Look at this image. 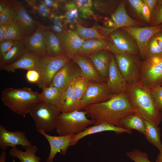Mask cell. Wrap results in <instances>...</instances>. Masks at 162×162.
Listing matches in <instances>:
<instances>
[{
  "instance_id": "6da1fadb",
  "label": "cell",
  "mask_w": 162,
  "mask_h": 162,
  "mask_svg": "<svg viewBox=\"0 0 162 162\" xmlns=\"http://www.w3.org/2000/svg\"><path fill=\"white\" fill-rule=\"evenodd\" d=\"M84 110L94 121V125L106 122L122 128V120L135 112L126 92L113 95L108 100L89 105Z\"/></svg>"
},
{
  "instance_id": "7a4b0ae2",
  "label": "cell",
  "mask_w": 162,
  "mask_h": 162,
  "mask_svg": "<svg viewBox=\"0 0 162 162\" xmlns=\"http://www.w3.org/2000/svg\"><path fill=\"white\" fill-rule=\"evenodd\" d=\"M126 93L136 112L152 119L159 125L162 119L160 111L157 107L149 89L140 80L128 84Z\"/></svg>"
},
{
  "instance_id": "3957f363",
  "label": "cell",
  "mask_w": 162,
  "mask_h": 162,
  "mask_svg": "<svg viewBox=\"0 0 162 162\" xmlns=\"http://www.w3.org/2000/svg\"><path fill=\"white\" fill-rule=\"evenodd\" d=\"M1 100L4 105L15 113H29L33 106L40 101V93L30 88H8L2 93Z\"/></svg>"
},
{
  "instance_id": "277c9868",
  "label": "cell",
  "mask_w": 162,
  "mask_h": 162,
  "mask_svg": "<svg viewBox=\"0 0 162 162\" xmlns=\"http://www.w3.org/2000/svg\"><path fill=\"white\" fill-rule=\"evenodd\" d=\"M85 111H75L69 112H61L57 121L56 129L59 136L76 135L83 131L94 121L87 118Z\"/></svg>"
},
{
  "instance_id": "5b68a950",
  "label": "cell",
  "mask_w": 162,
  "mask_h": 162,
  "mask_svg": "<svg viewBox=\"0 0 162 162\" xmlns=\"http://www.w3.org/2000/svg\"><path fill=\"white\" fill-rule=\"evenodd\" d=\"M61 112L55 107L40 101L31 108L29 114L38 130L47 133L56 130L57 119Z\"/></svg>"
},
{
  "instance_id": "8992f818",
  "label": "cell",
  "mask_w": 162,
  "mask_h": 162,
  "mask_svg": "<svg viewBox=\"0 0 162 162\" xmlns=\"http://www.w3.org/2000/svg\"><path fill=\"white\" fill-rule=\"evenodd\" d=\"M70 58L65 55L55 57H40V78L37 84L38 86L42 89L49 86L56 74L69 62Z\"/></svg>"
},
{
  "instance_id": "52a82bcc",
  "label": "cell",
  "mask_w": 162,
  "mask_h": 162,
  "mask_svg": "<svg viewBox=\"0 0 162 162\" xmlns=\"http://www.w3.org/2000/svg\"><path fill=\"white\" fill-rule=\"evenodd\" d=\"M140 81L147 88L162 83V57L146 58L141 62Z\"/></svg>"
},
{
  "instance_id": "ba28073f",
  "label": "cell",
  "mask_w": 162,
  "mask_h": 162,
  "mask_svg": "<svg viewBox=\"0 0 162 162\" xmlns=\"http://www.w3.org/2000/svg\"><path fill=\"white\" fill-rule=\"evenodd\" d=\"M114 55L118 68L128 84L140 80L141 62L138 55L128 53Z\"/></svg>"
},
{
  "instance_id": "9c48e42d",
  "label": "cell",
  "mask_w": 162,
  "mask_h": 162,
  "mask_svg": "<svg viewBox=\"0 0 162 162\" xmlns=\"http://www.w3.org/2000/svg\"><path fill=\"white\" fill-rule=\"evenodd\" d=\"M109 50L114 55L130 53L139 55L137 45L134 39L122 29H118L110 34Z\"/></svg>"
},
{
  "instance_id": "30bf717a",
  "label": "cell",
  "mask_w": 162,
  "mask_h": 162,
  "mask_svg": "<svg viewBox=\"0 0 162 162\" xmlns=\"http://www.w3.org/2000/svg\"><path fill=\"white\" fill-rule=\"evenodd\" d=\"M105 26L100 28L104 35L110 34L120 28L126 27H135L138 22L130 17L127 13L125 3L121 1L110 19L105 22Z\"/></svg>"
},
{
  "instance_id": "8fae6325",
  "label": "cell",
  "mask_w": 162,
  "mask_h": 162,
  "mask_svg": "<svg viewBox=\"0 0 162 162\" xmlns=\"http://www.w3.org/2000/svg\"><path fill=\"white\" fill-rule=\"evenodd\" d=\"M160 26H146L143 27L128 26L121 28L124 31L136 41L142 58L145 59L147 48L150 39L160 32Z\"/></svg>"
},
{
  "instance_id": "7c38bea8",
  "label": "cell",
  "mask_w": 162,
  "mask_h": 162,
  "mask_svg": "<svg viewBox=\"0 0 162 162\" xmlns=\"http://www.w3.org/2000/svg\"><path fill=\"white\" fill-rule=\"evenodd\" d=\"M113 95L107 83L90 82L88 88L80 100L81 110L91 105L106 101Z\"/></svg>"
},
{
  "instance_id": "4fadbf2b",
  "label": "cell",
  "mask_w": 162,
  "mask_h": 162,
  "mask_svg": "<svg viewBox=\"0 0 162 162\" xmlns=\"http://www.w3.org/2000/svg\"><path fill=\"white\" fill-rule=\"evenodd\" d=\"M37 131L46 139L50 146V152L46 160V162H53L55 156L58 152L62 155H65L68 149L71 146L75 136L69 135L53 136L48 134L42 130H38Z\"/></svg>"
},
{
  "instance_id": "5bb4252c",
  "label": "cell",
  "mask_w": 162,
  "mask_h": 162,
  "mask_svg": "<svg viewBox=\"0 0 162 162\" xmlns=\"http://www.w3.org/2000/svg\"><path fill=\"white\" fill-rule=\"evenodd\" d=\"M12 1L14 12V21L26 36L32 35L39 25L32 18L20 2Z\"/></svg>"
},
{
  "instance_id": "9a60e30c",
  "label": "cell",
  "mask_w": 162,
  "mask_h": 162,
  "mask_svg": "<svg viewBox=\"0 0 162 162\" xmlns=\"http://www.w3.org/2000/svg\"><path fill=\"white\" fill-rule=\"evenodd\" d=\"M32 145L27 139L24 132L9 131L4 126L0 125V148L2 151L8 147L13 148L20 145L24 148Z\"/></svg>"
},
{
  "instance_id": "2e32d148",
  "label": "cell",
  "mask_w": 162,
  "mask_h": 162,
  "mask_svg": "<svg viewBox=\"0 0 162 162\" xmlns=\"http://www.w3.org/2000/svg\"><path fill=\"white\" fill-rule=\"evenodd\" d=\"M56 34L60 40L64 54L70 58L77 54L85 41L75 31L64 30Z\"/></svg>"
},
{
  "instance_id": "e0dca14e",
  "label": "cell",
  "mask_w": 162,
  "mask_h": 162,
  "mask_svg": "<svg viewBox=\"0 0 162 162\" xmlns=\"http://www.w3.org/2000/svg\"><path fill=\"white\" fill-rule=\"evenodd\" d=\"M108 70L107 85L113 95L126 92L128 83L120 72L114 57L111 55Z\"/></svg>"
},
{
  "instance_id": "ac0fdd59",
  "label": "cell",
  "mask_w": 162,
  "mask_h": 162,
  "mask_svg": "<svg viewBox=\"0 0 162 162\" xmlns=\"http://www.w3.org/2000/svg\"><path fill=\"white\" fill-rule=\"evenodd\" d=\"M46 30L39 25L32 34L23 40L27 51L39 57L47 56L45 40Z\"/></svg>"
},
{
  "instance_id": "d6986e66",
  "label": "cell",
  "mask_w": 162,
  "mask_h": 162,
  "mask_svg": "<svg viewBox=\"0 0 162 162\" xmlns=\"http://www.w3.org/2000/svg\"><path fill=\"white\" fill-rule=\"evenodd\" d=\"M80 70L73 68L69 62L56 74L50 86L58 89L63 94L71 83L80 76Z\"/></svg>"
},
{
  "instance_id": "ffe728a7",
  "label": "cell",
  "mask_w": 162,
  "mask_h": 162,
  "mask_svg": "<svg viewBox=\"0 0 162 162\" xmlns=\"http://www.w3.org/2000/svg\"><path fill=\"white\" fill-rule=\"evenodd\" d=\"M40 57L26 51L17 61L0 69L12 73L18 69L35 70L40 73Z\"/></svg>"
},
{
  "instance_id": "44dd1931",
  "label": "cell",
  "mask_w": 162,
  "mask_h": 162,
  "mask_svg": "<svg viewBox=\"0 0 162 162\" xmlns=\"http://www.w3.org/2000/svg\"><path fill=\"white\" fill-rule=\"evenodd\" d=\"M79 66L80 70V75L89 82H104V78L98 73L94 64L83 56L76 55L72 58Z\"/></svg>"
},
{
  "instance_id": "7402d4cb",
  "label": "cell",
  "mask_w": 162,
  "mask_h": 162,
  "mask_svg": "<svg viewBox=\"0 0 162 162\" xmlns=\"http://www.w3.org/2000/svg\"><path fill=\"white\" fill-rule=\"evenodd\" d=\"M108 131H113L118 134L124 133L132 134L131 130L118 127L107 122H103L88 127L83 131L76 135L73 140L71 146L76 145L80 140L87 136Z\"/></svg>"
},
{
  "instance_id": "603a6c76",
  "label": "cell",
  "mask_w": 162,
  "mask_h": 162,
  "mask_svg": "<svg viewBox=\"0 0 162 162\" xmlns=\"http://www.w3.org/2000/svg\"><path fill=\"white\" fill-rule=\"evenodd\" d=\"M40 93V101L55 107L60 112L62 110L64 94L55 87H44Z\"/></svg>"
},
{
  "instance_id": "cb8c5ba5",
  "label": "cell",
  "mask_w": 162,
  "mask_h": 162,
  "mask_svg": "<svg viewBox=\"0 0 162 162\" xmlns=\"http://www.w3.org/2000/svg\"><path fill=\"white\" fill-rule=\"evenodd\" d=\"M106 51H102L88 56L99 74L104 78L108 76L111 56Z\"/></svg>"
},
{
  "instance_id": "d4e9b609",
  "label": "cell",
  "mask_w": 162,
  "mask_h": 162,
  "mask_svg": "<svg viewBox=\"0 0 162 162\" xmlns=\"http://www.w3.org/2000/svg\"><path fill=\"white\" fill-rule=\"evenodd\" d=\"M146 124L145 132L144 135L152 144L159 150L162 147L160 140V128L154 121L144 116H141Z\"/></svg>"
},
{
  "instance_id": "484cf974",
  "label": "cell",
  "mask_w": 162,
  "mask_h": 162,
  "mask_svg": "<svg viewBox=\"0 0 162 162\" xmlns=\"http://www.w3.org/2000/svg\"><path fill=\"white\" fill-rule=\"evenodd\" d=\"M109 50V45L105 41L97 39L86 40L79 49L77 54L88 56L98 52Z\"/></svg>"
},
{
  "instance_id": "4316f807",
  "label": "cell",
  "mask_w": 162,
  "mask_h": 162,
  "mask_svg": "<svg viewBox=\"0 0 162 162\" xmlns=\"http://www.w3.org/2000/svg\"><path fill=\"white\" fill-rule=\"evenodd\" d=\"M76 79L71 83L64 93L61 112L67 113L81 110L80 102L76 98L73 89Z\"/></svg>"
},
{
  "instance_id": "83f0119b",
  "label": "cell",
  "mask_w": 162,
  "mask_h": 162,
  "mask_svg": "<svg viewBox=\"0 0 162 162\" xmlns=\"http://www.w3.org/2000/svg\"><path fill=\"white\" fill-rule=\"evenodd\" d=\"M26 51L23 40L19 41L7 53L0 58V69L17 61Z\"/></svg>"
},
{
  "instance_id": "f1b7e54d",
  "label": "cell",
  "mask_w": 162,
  "mask_h": 162,
  "mask_svg": "<svg viewBox=\"0 0 162 162\" xmlns=\"http://www.w3.org/2000/svg\"><path fill=\"white\" fill-rule=\"evenodd\" d=\"M25 151L13 148L10 151V156L18 159L20 162H40L41 158L36 156L38 151L37 147L33 145L24 148Z\"/></svg>"
},
{
  "instance_id": "f546056e",
  "label": "cell",
  "mask_w": 162,
  "mask_h": 162,
  "mask_svg": "<svg viewBox=\"0 0 162 162\" xmlns=\"http://www.w3.org/2000/svg\"><path fill=\"white\" fill-rule=\"evenodd\" d=\"M45 40L47 56L55 57L64 55L60 40L56 34L46 30Z\"/></svg>"
},
{
  "instance_id": "4dcf8cb0",
  "label": "cell",
  "mask_w": 162,
  "mask_h": 162,
  "mask_svg": "<svg viewBox=\"0 0 162 162\" xmlns=\"http://www.w3.org/2000/svg\"><path fill=\"white\" fill-rule=\"evenodd\" d=\"M122 128L129 130H135L145 134L146 124L143 118L135 112L124 118L122 122Z\"/></svg>"
},
{
  "instance_id": "1f68e13d",
  "label": "cell",
  "mask_w": 162,
  "mask_h": 162,
  "mask_svg": "<svg viewBox=\"0 0 162 162\" xmlns=\"http://www.w3.org/2000/svg\"><path fill=\"white\" fill-rule=\"evenodd\" d=\"M75 31L81 38L84 40L97 39L104 41L105 39H108L106 37L100 34L95 26L86 28L78 23L76 24Z\"/></svg>"
},
{
  "instance_id": "d6a6232c",
  "label": "cell",
  "mask_w": 162,
  "mask_h": 162,
  "mask_svg": "<svg viewBox=\"0 0 162 162\" xmlns=\"http://www.w3.org/2000/svg\"><path fill=\"white\" fill-rule=\"evenodd\" d=\"M66 11L64 15L60 16L64 24L77 23L78 20V9L74 2L67 3L65 4Z\"/></svg>"
},
{
  "instance_id": "836d02e7",
  "label": "cell",
  "mask_w": 162,
  "mask_h": 162,
  "mask_svg": "<svg viewBox=\"0 0 162 162\" xmlns=\"http://www.w3.org/2000/svg\"><path fill=\"white\" fill-rule=\"evenodd\" d=\"M74 2L81 16L87 18L95 16L93 10V2L90 0H77Z\"/></svg>"
},
{
  "instance_id": "e575fe53",
  "label": "cell",
  "mask_w": 162,
  "mask_h": 162,
  "mask_svg": "<svg viewBox=\"0 0 162 162\" xmlns=\"http://www.w3.org/2000/svg\"><path fill=\"white\" fill-rule=\"evenodd\" d=\"M26 37L19 26L14 20L9 23L7 33L4 40L19 41L24 40Z\"/></svg>"
},
{
  "instance_id": "d590c367",
  "label": "cell",
  "mask_w": 162,
  "mask_h": 162,
  "mask_svg": "<svg viewBox=\"0 0 162 162\" xmlns=\"http://www.w3.org/2000/svg\"><path fill=\"white\" fill-rule=\"evenodd\" d=\"M90 82L80 76L75 80L74 91L76 98L80 102L88 88Z\"/></svg>"
},
{
  "instance_id": "8d00e7d4",
  "label": "cell",
  "mask_w": 162,
  "mask_h": 162,
  "mask_svg": "<svg viewBox=\"0 0 162 162\" xmlns=\"http://www.w3.org/2000/svg\"><path fill=\"white\" fill-rule=\"evenodd\" d=\"M34 10L43 18H50L52 14L51 10L41 1H26Z\"/></svg>"
},
{
  "instance_id": "74e56055",
  "label": "cell",
  "mask_w": 162,
  "mask_h": 162,
  "mask_svg": "<svg viewBox=\"0 0 162 162\" xmlns=\"http://www.w3.org/2000/svg\"><path fill=\"white\" fill-rule=\"evenodd\" d=\"M157 57H162V49L159 45L155 35L148 43L145 59Z\"/></svg>"
},
{
  "instance_id": "f35d334b",
  "label": "cell",
  "mask_w": 162,
  "mask_h": 162,
  "mask_svg": "<svg viewBox=\"0 0 162 162\" xmlns=\"http://www.w3.org/2000/svg\"><path fill=\"white\" fill-rule=\"evenodd\" d=\"M14 9L13 1H9L4 10L0 13V25L10 23L14 20Z\"/></svg>"
},
{
  "instance_id": "ab89813d",
  "label": "cell",
  "mask_w": 162,
  "mask_h": 162,
  "mask_svg": "<svg viewBox=\"0 0 162 162\" xmlns=\"http://www.w3.org/2000/svg\"><path fill=\"white\" fill-rule=\"evenodd\" d=\"M127 155L134 162H151L146 152H142L136 149L127 152Z\"/></svg>"
},
{
  "instance_id": "60d3db41",
  "label": "cell",
  "mask_w": 162,
  "mask_h": 162,
  "mask_svg": "<svg viewBox=\"0 0 162 162\" xmlns=\"http://www.w3.org/2000/svg\"><path fill=\"white\" fill-rule=\"evenodd\" d=\"M149 90L157 107L160 111L162 109V85L152 87Z\"/></svg>"
},
{
  "instance_id": "b9f144b4",
  "label": "cell",
  "mask_w": 162,
  "mask_h": 162,
  "mask_svg": "<svg viewBox=\"0 0 162 162\" xmlns=\"http://www.w3.org/2000/svg\"><path fill=\"white\" fill-rule=\"evenodd\" d=\"M151 26H159L162 23V1H158Z\"/></svg>"
},
{
  "instance_id": "7bdbcfd3",
  "label": "cell",
  "mask_w": 162,
  "mask_h": 162,
  "mask_svg": "<svg viewBox=\"0 0 162 162\" xmlns=\"http://www.w3.org/2000/svg\"><path fill=\"white\" fill-rule=\"evenodd\" d=\"M19 41L4 40L0 42V58L7 53Z\"/></svg>"
},
{
  "instance_id": "ee69618b",
  "label": "cell",
  "mask_w": 162,
  "mask_h": 162,
  "mask_svg": "<svg viewBox=\"0 0 162 162\" xmlns=\"http://www.w3.org/2000/svg\"><path fill=\"white\" fill-rule=\"evenodd\" d=\"M26 78L29 82L37 84L40 79V74L36 70H28L26 74Z\"/></svg>"
},
{
  "instance_id": "f6af8a7d",
  "label": "cell",
  "mask_w": 162,
  "mask_h": 162,
  "mask_svg": "<svg viewBox=\"0 0 162 162\" xmlns=\"http://www.w3.org/2000/svg\"><path fill=\"white\" fill-rule=\"evenodd\" d=\"M130 4L134 9L139 16L143 18L142 13V8L143 2L141 0H129Z\"/></svg>"
},
{
  "instance_id": "bcb514c9",
  "label": "cell",
  "mask_w": 162,
  "mask_h": 162,
  "mask_svg": "<svg viewBox=\"0 0 162 162\" xmlns=\"http://www.w3.org/2000/svg\"><path fill=\"white\" fill-rule=\"evenodd\" d=\"M93 2V6L95 9L101 12H104L110 4V2L104 1H95Z\"/></svg>"
},
{
  "instance_id": "7dc6e473",
  "label": "cell",
  "mask_w": 162,
  "mask_h": 162,
  "mask_svg": "<svg viewBox=\"0 0 162 162\" xmlns=\"http://www.w3.org/2000/svg\"><path fill=\"white\" fill-rule=\"evenodd\" d=\"M42 1L52 11L58 9L59 8L60 4L62 2V1L51 0H44Z\"/></svg>"
},
{
  "instance_id": "c3c4849f",
  "label": "cell",
  "mask_w": 162,
  "mask_h": 162,
  "mask_svg": "<svg viewBox=\"0 0 162 162\" xmlns=\"http://www.w3.org/2000/svg\"><path fill=\"white\" fill-rule=\"evenodd\" d=\"M142 1L149 8L151 15L152 14L155 9L158 1L156 0H143Z\"/></svg>"
},
{
  "instance_id": "681fc988",
  "label": "cell",
  "mask_w": 162,
  "mask_h": 162,
  "mask_svg": "<svg viewBox=\"0 0 162 162\" xmlns=\"http://www.w3.org/2000/svg\"><path fill=\"white\" fill-rule=\"evenodd\" d=\"M142 13L143 18L146 21L149 22L151 14L149 8L143 2L142 4Z\"/></svg>"
},
{
  "instance_id": "f907efd6",
  "label": "cell",
  "mask_w": 162,
  "mask_h": 162,
  "mask_svg": "<svg viewBox=\"0 0 162 162\" xmlns=\"http://www.w3.org/2000/svg\"><path fill=\"white\" fill-rule=\"evenodd\" d=\"M9 24H4L0 25V42L4 40L8 31Z\"/></svg>"
},
{
  "instance_id": "816d5d0a",
  "label": "cell",
  "mask_w": 162,
  "mask_h": 162,
  "mask_svg": "<svg viewBox=\"0 0 162 162\" xmlns=\"http://www.w3.org/2000/svg\"><path fill=\"white\" fill-rule=\"evenodd\" d=\"M155 36L159 45L162 49V33L158 32Z\"/></svg>"
},
{
  "instance_id": "f5cc1de1",
  "label": "cell",
  "mask_w": 162,
  "mask_h": 162,
  "mask_svg": "<svg viewBox=\"0 0 162 162\" xmlns=\"http://www.w3.org/2000/svg\"><path fill=\"white\" fill-rule=\"evenodd\" d=\"M6 154L4 151H2L0 156V162H5ZM13 162H14V160Z\"/></svg>"
},
{
  "instance_id": "db71d44e",
  "label": "cell",
  "mask_w": 162,
  "mask_h": 162,
  "mask_svg": "<svg viewBox=\"0 0 162 162\" xmlns=\"http://www.w3.org/2000/svg\"><path fill=\"white\" fill-rule=\"evenodd\" d=\"M159 151V152L157 156L156 162H162V147Z\"/></svg>"
},
{
  "instance_id": "11a10c76",
  "label": "cell",
  "mask_w": 162,
  "mask_h": 162,
  "mask_svg": "<svg viewBox=\"0 0 162 162\" xmlns=\"http://www.w3.org/2000/svg\"><path fill=\"white\" fill-rule=\"evenodd\" d=\"M160 116H161V118H162V109H161L160 110Z\"/></svg>"
},
{
  "instance_id": "9f6ffc18",
  "label": "cell",
  "mask_w": 162,
  "mask_h": 162,
  "mask_svg": "<svg viewBox=\"0 0 162 162\" xmlns=\"http://www.w3.org/2000/svg\"><path fill=\"white\" fill-rule=\"evenodd\" d=\"M161 85H162V84H161Z\"/></svg>"
}]
</instances>
